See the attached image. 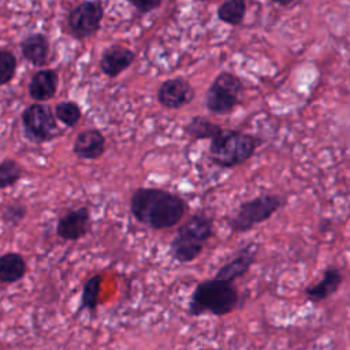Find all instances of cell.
<instances>
[{"instance_id":"cell-26","label":"cell","mask_w":350,"mask_h":350,"mask_svg":"<svg viewBox=\"0 0 350 350\" xmlns=\"http://www.w3.org/2000/svg\"><path fill=\"white\" fill-rule=\"evenodd\" d=\"M273 3H276V4H280V5H287V4H290L293 0H272Z\"/></svg>"},{"instance_id":"cell-12","label":"cell","mask_w":350,"mask_h":350,"mask_svg":"<svg viewBox=\"0 0 350 350\" xmlns=\"http://www.w3.org/2000/svg\"><path fill=\"white\" fill-rule=\"evenodd\" d=\"M72 150L79 159H98L105 150V138L98 130H85L77 135Z\"/></svg>"},{"instance_id":"cell-21","label":"cell","mask_w":350,"mask_h":350,"mask_svg":"<svg viewBox=\"0 0 350 350\" xmlns=\"http://www.w3.org/2000/svg\"><path fill=\"white\" fill-rule=\"evenodd\" d=\"M22 175V167L18 161L7 159L0 163V189L15 185Z\"/></svg>"},{"instance_id":"cell-8","label":"cell","mask_w":350,"mask_h":350,"mask_svg":"<svg viewBox=\"0 0 350 350\" xmlns=\"http://www.w3.org/2000/svg\"><path fill=\"white\" fill-rule=\"evenodd\" d=\"M103 8L96 1H83L68 15V25L77 37L93 34L101 22Z\"/></svg>"},{"instance_id":"cell-1","label":"cell","mask_w":350,"mask_h":350,"mask_svg":"<svg viewBox=\"0 0 350 350\" xmlns=\"http://www.w3.org/2000/svg\"><path fill=\"white\" fill-rule=\"evenodd\" d=\"M130 209L139 223L154 230H164L183 219L187 204L175 193L157 187H139L131 194Z\"/></svg>"},{"instance_id":"cell-18","label":"cell","mask_w":350,"mask_h":350,"mask_svg":"<svg viewBox=\"0 0 350 350\" xmlns=\"http://www.w3.org/2000/svg\"><path fill=\"white\" fill-rule=\"evenodd\" d=\"M223 129L216 124V123H212L209 122L208 119L205 118H194L191 119V122L186 126V133L193 137V138H197V139H205V138H209L212 139L213 137H216Z\"/></svg>"},{"instance_id":"cell-27","label":"cell","mask_w":350,"mask_h":350,"mask_svg":"<svg viewBox=\"0 0 350 350\" xmlns=\"http://www.w3.org/2000/svg\"><path fill=\"white\" fill-rule=\"evenodd\" d=\"M200 350H206V349H200Z\"/></svg>"},{"instance_id":"cell-23","label":"cell","mask_w":350,"mask_h":350,"mask_svg":"<svg viewBox=\"0 0 350 350\" xmlns=\"http://www.w3.org/2000/svg\"><path fill=\"white\" fill-rule=\"evenodd\" d=\"M16 62L11 52L0 51V85L10 82L15 74Z\"/></svg>"},{"instance_id":"cell-20","label":"cell","mask_w":350,"mask_h":350,"mask_svg":"<svg viewBox=\"0 0 350 350\" xmlns=\"http://www.w3.org/2000/svg\"><path fill=\"white\" fill-rule=\"evenodd\" d=\"M246 12L245 0H226L217 10L219 18L230 25H239Z\"/></svg>"},{"instance_id":"cell-13","label":"cell","mask_w":350,"mask_h":350,"mask_svg":"<svg viewBox=\"0 0 350 350\" xmlns=\"http://www.w3.org/2000/svg\"><path fill=\"white\" fill-rule=\"evenodd\" d=\"M134 62L133 51L115 45L108 48L101 57V70L109 77H116Z\"/></svg>"},{"instance_id":"cell-10","label":"cell","mask_w":350,"mask_h":350,"mask_svg":"<svg viewBox=\"0 0 350 350\" xmlns=\"http://www.w3.org/2000/svg\"><path fill=\"white\" fill-rule=\"evenodd\" d=\"M194 97V92L189 82L180 78H174L165 81L157 93V98L161 105L167 108H180L185 104L190 103Z\"/></svg>"},{"instance_id":"cell-25","label":"cell","mask_w":350,"mask_h":350,"mask_svg":"<svg viewBox=\"0 0 350 350\" xmlns=\"http://www.w3.org/2000/svg\"><path fill=\"white\" fill-rule=\"evenodd\" d=\"M130 3L141 12H148L159 7L161 0H130Z\"/></svg>"},{"instance_id":"cell-5","label":"cell","mask_w":350,"mask_h":350,"mask_svg":"<svg viewBox=\"0 0 350 350\" xmlns=\"http://www.w3.org/2000/svg\"><path fill=\"white\" fill-rule=\"evenodd\" d=\"M286 200L278 194H262L245 201L239 205L237 212L228 221L230 228L234 232H245L267 221L273 216L283 205Z\"/></svg>"},{"instance_id":"cell-22","label":"cell","mask_w":350,"mask_h":350,"mask_svg":"<svg viewBox=\"0 0 350 350\" xmlns=\"http://www.w3.org/2000/svg\"><path fill=\"white\" fill-rule=\"evenodd\" d=\"M56 116L66 126H74L81 119V109L75 103L64 101V103L57 104Z\"/></svg>"},{"instance_id":"cell-4","label":"cell","mask_w":350,"mask_h":350,"mask_svg":"<svg viewBox=\"0 0 350 350\" xmlns=\"http://www.w3.org/2000/svg\"><path fill=\"white\" fill-rule=\"evenodd\" d=\"M257 148V139L246 133L221 130L211 139L209 156L220 167L232 168L247 161Z\"/></svg>"},{"instance_id":"cell-15","label":"cell","mask_w":350,"mask_h":350,"mask_svg":"<svg viewBox=\"0 0 350 350\" xmlns=\"http://www.w3.org/2000/svg\"><path fill=\"white\" fill-rule=\"evenodd\" d=\"M27 272V264L22 254L10 252L0 256V283H15Z\"/></svg>"},{"instance_id":"cell-2","label":"cell","mask_w":350,"mask_h":350,"mask_svg":"<svg viewBox=\"0 0 350 350\" xmlns=\"http://www.w3.org/2000/svg\"><path fill=\"white\" fill-rule=\"evenodd\" d=\"M238 304V291L232 282L209 279L197 284L193 291L189 312L193 316L211 313L224 316L231 313Z\"/></svg>"},{"instance_id":"cell-9","label":"cell","mask_w":350,"mask_h":350,"mask_svg":"<svg viewBox=\"0 0 350 350\" xmlns=\"http://www.w3.org/2000/svg\"><path fill=\"white\" fill-rule=\"evenodd\" d=\"M90 230V212L86 206L70 209L62 215L56 224V234L66 241H78Z\"/></svg>"},{"instance_id":"cell-14","label":"cell","mask_w":350,"mask_h":350,"mask_svg":"<svg viewBox=\"0 0 350 350\" xmlns=\"http://www.w3.org/2000/svg\"><path fill=\"white\" fill-rule=\"evenodd\" d=\"M340 283H342L340 271L335 267H327L324 273H323L321 280L317 282L313 286L306 287L305 294L309 297V299H312L314 302H319V301H323V299L328 298L334 293H336Z\"/></svg>"},{"instance_id":"cell-19","label":"cell","mask_w":350,"mask_h":350,"mask_svg":"<svg viewBox=\"0 0 350 350\" xmlns=\"http://www.w3.org/2000/svg\"><path fill=\"white\" fill-rule=\"evenodd\" d=\"M103 278L101 275H93L89 278L82 288V297H81V306L79 309H88L94 312L98 304V295L101 288Z\"/></svg>"},{"instance_id":"cell-7","label":"cell","mask_w":350,"mask_h":350,"mask_svg":"<svg viewBox=\"0 0 350 350\" xmlns=\"http://www.w3.org/2000/svg\"><path fill=\"white\" fill-rule=\"evenodd\" d=\"M23 124L30 137L36 141L52 139L57 133V126L51 109L41 104H33L23 112Z\"/></svg>"},{"instance_id":"cell-6","label":"cell","mask_w":350,"mask_h":350,"mask_svg":"<svg viewBox=\"0 0 350 350\" xmlns=\"http://www.w3.org/2000/svg\"><path fill=\"white\" fill-rule=\"evenodd\" d=\"M242 89V82L238 77L230 72H221L216 77L206 92V107L213 113H228L238 104V94Z\"/></svg>"},{"instance_id":"cell-16","label":"cell","mask_w":350,"mask_h":350,"mask_svg":"<svg viewBox=\"0 0 350 350\" xmlns=\"http://www.w3.org/2000/svg\"><path fill=\"white\" fill-rule=\"evenodd\" d=\"M57 88V75L52 70H42L34 74L30 81V96L37 101H45L51 98Z\"/></svg>"},{"instance_id":"cell-3","label":"cell","mask_w":350,"mask_h":350,"mask_svg":"<svg viewBox=\"0 0 350 350\" xmlns=\"http://www.w3.org/2000/svg\"><path fill=\"white\" fill-rule=\"evenodd\" d=\"M212 235V217L204 212H197L178 228L170 243V252L176 261L190 262L200 256Z\"/></svg>"},{"instance_id":"cell-11","label":"cell","mask_w":350,"mask_h":350,"mask_svg":"<svg viewBox=\"0 0 350 350\" xmlns=\"http://www.w3.org/2000/svg\"><path fill=\"white\" fill-rule=\"evenodd\" d=\"M256 253H257V246L252 245V243L247 245L246 247L239 250L238 254L231 261L224 264L216 272L215 278L221 279V280H227V282H232V280L243 276L250 269L252 264L254 262Z\"/></svg>"},{"instance_id":"cell-17","label":"cell","mask_w":350,"mask_h":350,"mask_svg":"<svg viewBox=\"0 0 350 350\" xmlns=\"http://www.w3.org/2000/svg\"><path fill=\"white\" fill-rule=\"evenodd\" d=\"M23 56L36 66H41L46 62L48 56V41L41 34H33L22 42Z\"/></svg>"},{"instance_id":"cell-24","label":"cell","mask_w":350,"mask_h":350,"mask_svg":"<svg viewBox=\"0 0 350 350\" xmlns=\"http://www.w3.org/2000/svg\"><path fill=\"white\" fill-rule=\"evenodd\" d=\"M26 216V206L21 202H11L3 211V220L8 226H16Z\"/></svg>"}]
</instances>
